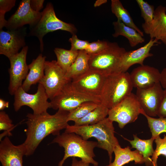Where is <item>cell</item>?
Segmentation results:
<instances>
[{
  "label": "cell",
  "mask_w": 166,
  "mask_h": 166,
  "mask_svg": "<svg viewBox=\"0 0 166 166\" xmlns=\"http://www.w3.org/2000/svg\"><path fill=\"white\" fill-rule=\"evenodd\" d=\"M157 116L159 117H166V89L164 90L163 99Z\"/></svg>",
  "instance_id": "36"
},
{
  "label": "cell",
  "mask_w": 166,
  "mask_h": 166,
  "mask_svg": "<svg viewBox=\"0 0 166 166\" xmlns=\"http://www.w3.org/2000/svg\"><path fill=\"white\" fill-rule=\"evenodd\" d=\"M145 33L150 38L161 41L166 46V7L160 5L155 10L152 21L148 23H142Z\"/></svg>",
  "instance_id": "18"
},
{
  "label": "cell",
  "mask_w": 166,
  "mask_h": 166,
  "mask_svg": "<svg viewBox=\"0 0 166 166\" xmlns=\"http://www.w3.org/2000/svg\"><path fill=\"white\" fill-rule=\"evenodd\" d=\"M160 82L162 88L166 89V67L160 72Z\"/></svg>",
  "instance_id": "38"
},
{
  "label": "cell",
  "mask_w": 166,
  "mask_h": 166,
  "mask_svg": "<svg viewBox=\"0 0 166 166\" xmlns=\"http://www.w3.org/2000/svg\"><path fill=\"white\" fill-rule=\"evenodd\" d=\"M164 92L160 82L147 89H137L136 96L141 109L148 116L151 117L157 116Z\"/></svg>",
  "instance_id": "12"
},
{
  "label": "cell",
  "mask_w": 166,
  "mask_h": 166,
  "mask_svg": "<svg viewBox=\"0 0 166 166\" xmlns=\"http://www.w3.org/2000/svg\"><path fill=\"white\" fill-rule=\"evenodd\" d=\"M106 76L91 69L72 79L73 87L83 93L100 97Z\"/></svg>",
  "instance_id": "13"
},
{
  "label": "cell",
  "mask_w": 166,
  "mask_h": 166,
  "mask_svg": "<svg viewBox=\"0 0 166 166\" xmlns=\"http://www.w3.org/2000/svg\"><path fill=\"white\" fill-rule=\"evenodd\" d=\"M141 11V17L146 23L151 22L153 20L155 9L153 5H151L143 0H136Z\"/></svg>",
  "instance_id": "30"
},
{
  "label": "cell",
  "mask_w": 166,
  "mask_h": 166,
  "mask_svg": "<svg viewBox=\"0 0 166 166\" xmlns=\"http://www.w3.org/2000/svg\"><path fill=\"white\" fill-rule=\"evenodd\" d=\"M16 0H0V13L5 14L15 5Z\"/></svg>",
  "instance_id": "35"
},
{
  "label": "cell",
  "mask_w": 166,
  "mask_h": 166,
  "mask_svg": "<svg viewBox=\"0 0 166 166\" xmlns=\"http://www.w3.org/2000/svg\"><path fill=\"white\" fill-rule=\"evenodd\" d=\"M71 166H89V164L85 162L82 160H78L75 157L72 158Z\"/></svg>",
  "instance_id": "39"
},
{
  "label": "cell",
  "mask_w": 166,
  "mask_h": 166,
  "mask_svg": "<svg viewBox=\"0 0 166 166\" xmlns=\"http://www.w3.org/2000/svg\"><path fill=\"white\" fill-rule=\"evenodd\" d=\"M100 103L92 101L84 102L69 112L67 118L69 122H74L84 117L96 108Z\"/></svg>",
  "instance_id": "29"
},
{
  "label": "cell",
  "mask_w": 166,
  "mask_h": 166,
  "mask_svg": "<svg viewBox=\"0 0 166 166\" xmlns=\"http://www.w3.org/2000/svg\"><path fill=\"white\" fill-rule=\"evenodd\" d=\"M28 47L26 45L18 53L8 58L10 63L9 69L10 82L8 87L9 93L14 95L22 87L23 81L26 79L29 71L26 63V56Z\"/></svg>",
  "instance_id": "11"
},
{
  "label": "cell",
  "mask_w": 166,
  "mask_h": 166,
  "mask_svg": "<svg viewBox=\"0 0 166 166\" xmlns=\"http://www.w3.org/2000/svg\"><path fill=\"white\" fill-rule=\"evenodd\" d=\"M42 13L41 17L37 23L29 27V36H35L38 39L41 52L44 49L43 38L49 32L61 30L69 32L72 35L76 34L77 30L74 25L65 22L57 17L51 3H47Z\"/></svg>",
  "instance_id": "5"
},
{
  "label": "cell",
  "mask_w": 166,
  "mask_h": 166,
  "mask_svg": "<svg viewBox=\"0 0 166 166\" xmlns=\"http://www.w3.org/2000/svg\"><path fill=\"white\" fill-rule=\"evenodd\" d=\"M69 112L60 110L54 114L47 112L39 114L28 113L26 124V138L22 144L25 156L32 155L40 143L50 134L58 135L60 131L69 125L67 121Z\"/></svg>",
  "instance_id": "1"
},
{
  "label": "cell",
  "mask_w": 166,
  "mask_h": 166,
  "mask_svg": "<svg viewBox=\"0 0 166 166\" xmlns=\"http://www.w3.org/2000/svg\"><path fill=\"white\" fill-rule=\"evenodd\" d=\"M112 12L124 24L135 30L142 36H144L143 32L135 24L128 11L123 6L122 3L119 0L111 1Z\"/></svg>",
  "instance_id": "25"
},
{
  "label": "cell",
  "mask_w": 166,
  "mask_h": 166,
  "mask_svg": "<svg viewBox=\"0 0 166 166\" xmlns=\"http://www.w3.org/2000/svg\"><path fill=\"white\" fill-rule=\"evenodd\" d=\"M107 2V0H97L95 2L94 6L95 7H98L106 3Z\"/></svg>",
  "instance_id": "41"
},
{
  "label": "cell",
  "mask_w": 166,
  "mask_h": 166,
  "mask_svg": "<svg viewBox=\"0 0 166 166\" xmlns=\"http://www.w3.org/2000/svg\"><path fill=\"white\" fill-rule=\"evenodd\" d=\"M126 51L117 43L109 42L108 47L103 51L90 55L89 69L106 76L117 73L121 58Z\"/></svg>",
  "instance_id": "6"
},
{
  "label": "cell",
  "mask_w": 166,
  "mask_h": 166,
  "mask_svg": "<svg viewBox=\"0 0 166 166\" xmlns=\"http://www.w3.org/2000/svg\"><path fill=\"white\" fill-rule=\"evenodd\" d=\"M114 32L113 37L119 36L125 37L128 41L130 45L134 47L145 41V39L134 29L126 26L120 20L117 19L113 22Z\"/></svg>",
  "instance_id": "22"
},
{
  "label": "cell",
  "mask_w": 166,
  "mask_h": 166,
  "mask_svg": "<svg viewBox=\"0 0 166 166\" xmlns=\"http://www.w3.org/2000/svg\"><path fill=\"white\" fill-rule=\"evenodd\" d=\"M56 143L64 149V155L58 166H62L65 161L69 157H79L83 162L97 166L98 163L93 159L94 149L98 147L96 141H88L74 133L65 132L57 136L51 143Z\"/></svg>",
  "instance_id": "3"
},
{
  "label": "cell",
  "mask_w": 166,
  "mask_h": 166,
  "mask_svg": "<svg viewBox=\"0 0 166 166\" xmlns=\"http://www.w3.org/2000/svg\"><path fill=\"white\" fill-rule=\"evenodd\" d=\"M69 41L71 43L70 49L73 51L86 50L89 43L87 41L79 39L76 34L73 35Z\"/></svg>",
  "instance_id": "34"
},
{
  "label": "cell",
  "mask_w": 166,
  "mask_h": 166,
  "mask_svg": "<svg viewBox=\"0 0 166 166\" xmlns=\"http://www.w3.org/2000/svg\"><path fill=\"white\" fill-rule=\"evenodd\" d=\"M30 0H22L15 12L7 20L5 27L7 30H16L25 25L30 27L35 25L42 16V12L33 10L30 5Z\"/></svg>",
  "instance_id": "14"
},
{
  "label": "cell",
  "mask_w": 166,
  "mask_h": 166,
  "mask_svg": "<svg viewBox=\"0 0 166 166\" xmlns=\"http://www.w3.org/2000/svg\"><path fill=\"white\" fill-rule=\"evenodd\" d=\"M14 109L16 112L22 107L27 106L31 108L33 114H39L46 112L49 108H51L50 102L43 85L38 83L37 92L30 94L24 91L22 87L15 92L14 95Z\"/></svg>",
  "instance_id": "8"
},
{
  "label": "cell",
  "mask_w": 166,
  "mask_h": 166,
  "mask_svg": "<svg viewBox=\"0 0 166 166\" xmlns=\"http://www.w3.org/2000/svg\"><path fill=\"white\" fill-rule=\"evenodd\" d=\"M44 0H30V5L31 9L37 12H40L43 7Z\"/></svg>",
  "instance_id": "37"
},
{
  "label": "cell",
  "mask_w": 166,
  "mask_h": 166,
  "mask_svg": "<svg viewBox=\"0 0 166 166\" xmlns=\"http://www.w3.org/2000/svg\"><path fill=\"white\" fill-rule=\"evenodd\" d=\"M109 42L98 40L89 43L86 51L89 55L99 53L106 49L108 46Z\"/></svg>",
  "instance_id": "33"
},
{
  "label": "cell",
  "mask_w": 166,
  "mask_h": 166,
  "mask_svg": "<svg viewBox=\"0 0 166 166\" xmlns=\"http://www.w3.org/2000/svg\"><path fill=\"white\" fill-rule=\"evenodd\" d=\"M79 51L59 48L54 49V51L57 58V63L65 73L76 60Z\"/></svg>",
  "instance_id": "27"
},
{
  "label": "cell",
  "mask_w": 166,
  "mask_h": 166,
  "mask_svg": "<svg viewBox=\"0 0 166 166\" xmlns=\"http://www.w3.org/2000/svg\"><path fill=\"white\" fill-rule=\"evenodd\" d=\"M140 114L146 118L152 133V137L155 139L163 133H166V117L154 118L147 115L141 109Z\"/></svg>",
  "instance_id": "28"
},
{
  "label": "cell",
  "mask_w": 166,
  "mask_h": 166,
  "mask_svg": "<svg viewBox=\"0 0 166 166\" xmlns=\"http://www.w3.org/2000/svg\"><path fill=\"white\" fill-rule=\"evenodd\" d=\"M45 59V56L40 53L28 65L29 72L22 86L26 92L33 85L38 83L44 76Z\"/></svg>",
  "instance_id": "20"
},
{
  "label": "cell",
  "mask_w": 166,
  "mask_h": 166,
  "mask_svg": "<svg viewBox=\"0 0 166 166\" xmlns=\"http://www.w3.org/2000/svg\"><path fill=\"white\" fill-rule=\"evenodd\" d=\"M113 121L108 117L97 123L88 125L76 126L69 125L65 132L74 133L87 140L94 137L97 140L98 148L106 150L111 163L112 155L116 146L119 144L117 139L114 135Z\"/></svg>",
  "instance_id": "2"
},
{
  "label": "cell",
  "mask_w": 166,
  "mask_h": 166,
  "mask_svg": "<svg viewBox=\"0 0 166 166\" xmlns=\"http://www.w3.org/2000/svg\"><path fill=\"white\" fill-rule=\"evenodd\" d=\"M9 107V102L6 101L3 99H0V110L2 111L6 108H8Z\"/></svg>",
  "instance_id": "40"
},
{
  "label": "cell",
  "mask_w": 166,
  "mask_h": 166,
  "mask_svg": "<svg viewBox=\"0 0 166 166\" xmlns=\"http://www.w3.org/2000/svg\"><path fill=\"white\" fill-rule=\"evenodd\" d=\"M141 109L136 95L132 93L109 109L108 117L112 121L117 122L119 128H122L136 120Z\"/></svg>",
  "instance_id": "9"
},
{
  "label": "cell",
  "mask_w": 166,
  "mask_h": 166,
  "mask_svg": "<svg viewBox=\"0 0 166 166\" xmlns=\"http://www.w3.org/2000/svg\"><path fill=\"white\" fill-rule=\"evenodd\" d=\"M115 159L113 162L106 166H122L130 161L135 164H142L144 160L142 155L137 150L132 151L128 146L122 148L119 144L113 150Z\"/></svg>",
  "instance_id": "21"
},
{
  "label": "cell",
  "mask_w": 166,
  "mask_h": 166,
  "mask_svg": "<svg viewBox=\"0 0 166 166\" xmlns=\"http://www.w3.org/2000/svg\"><path fill=\"white\" fill-rule=\"evenodd\" d=\"M160 43L156 39L150 38L143 46L136 50L126 51L121 58L117 73L127 72L131 66L135 64L144 65L146 58L153 56L150 53L152 47Z\"/></svg>",
  "instance_id": "16"
},
{
  "label": "cell",
  "mask_w": 166,
  "mask_h": 166,
  "mask_svg": "<svg viewBox=\"0 0 166 166\" xmlns=\"http://www.w3.org/2000/svg\"><path fill=\"white\" fill-rule=\"evenodd\" d=\"M109 110L108 108L100 103L84 117L74 122V125L85 126L99 123L106 118Z\"/></svg>",
  "instance_id": "26"
},
{
  "label": "cell",
  "mask_w": 166,
  "mask_h": 166,
  "mask_svg": "<svg viewBox=\"0 0 166 166\" xmlns=\"http://www.w3.org/2000/svg\"><path fill=\"white\" fill-rule=\"evenodd\" d=\"M133 88L127 72L106 76L100 96L101 103L110 109L132 93Z\"/></svg>",
  "instance_id": "4"
},
{
  "label": "cell",
  "mask_w": 166,
  "mask_h": 166,
  "mask_svg": "<svg viewBox=\"0 0 166 166\" xmlns=\"http://www.w3.org/2000/svg\"><path fill=\"white\" fill-rule=\"evenodd\" d=\"M71 80L66 77L65 73L56 61H46L44 75L38 83L44 87L48 99L51 100Z\"/></svg>",
  "instance_id": "10"
},
{
  "label": "cell",
  "mask_w": 166,
  "mask_h": 166,
  "mask_svg": "<svg viewBox=\"0 0 166 166\" xmlns=\"http://www.w3.org/2000/svg\"><path fill=\"white\" fill-rule=\"evenodd\" d=\"M89 57L90 55L85 50L79 51L76 60L65 73L66 77L72 80L89 71Z\"/></svg>",
  "instance_id": "23"
},
{
  "label": "cell",
  "mask_w": 166,
  "mask_h": 166,
  "mask_svg": "<svg viewBox=\"0 0 166 166\" xmlns=\"http://www.w3.org/2000/svg\"><path fill=\"white\" fill-rule=\"evenodd\" d=\"M134 139L129 140L124 138L129 141L132 148H135L143 156L146 166H153L150 156H152L154 152L153 143L155 139L151 137L147 140L141 139L136 135H133Z\"/></svg>",
  "instance_id": "24"
},
{
  "label": "cell",
  "mask_w": 166,
  "mask_h": 166,
  "mask_svg": "<svg viewBox=\"0 0 166 166\" xmlns=\"http://www.w3.org/2000/svg\"><path fill=\"white\" fill-rule=\"evenodd\" d=\"M25 151L21 144L15 145L7 136L1 140L0 161L2 166H23Z\"/></svg>",
  "instance_id": "19"
},
{
  "label": "cell",
  "mask_w": 166,
  "mask_h": 166,
  "mask_svg": "<svg viewBox=\"0 0 166 166\" xmlns=\"http://www.w3.org/2000/svg\"><path fill=\"white\" fill-rule=\"evenodd\" d=\"M26 28L5 31L0 30V54L8 58L18 53L21 48L26 46Z\"/></svg>",
  "instance_id": "15"
},
{
  "label": "cell",
  "mask_w": 166,
  "mask_h": 166,
  "mask_svg": "<svg viewBox=\"0 0 166 166\" xmlns=\"http://www.w3.org/2000/svg\"><path fill=\"white\" fill-rule=\"evenodd\" d=\"M71 81L50 100L51 108L69 112L85 102L101 103L100 97L86 94L75 89L71 84Z\"/></svg>",
  "instance_id": "7"
},
{
  "label": "cell",
  "mask_w": 166,
  "mask_h": 166,
  "mask_svg": "<svg viewBox=\"0 0 166 166\" xmlns=\"http://www.w3.org/2000/svg\"><path fill=\"white\" fill-rule=\"evenodd\" d=\"M14 125L12 124V121L9 115L5 111L0 112V130H4L5 132L0 136L1 139L4 135L8 134L11 135L10 131L13 129Z\"/></svg>",
  "instance_id": "32"
},
{
  "label": "cell",
  "mask_w": 166,
  "mask_h": 166,
  "mask_svg": "<svg viewBox=\"0 0 166 166\" xmlns=\"http://www.w3.org/2000/svg\"><path fill=\"white\" fill-rule=\"evenodd\" d=\"M154 141L156 144V148L151 159L153 166H157L158 157L160 155L166 157V135H164L163 138H161L159 136L155 139Z\"/></svg>",
  "instance_id": "31"
},
{
  "label": "cell",
  "mask_w": 166,
  "mask_h": 166,
  "mask_svg": "<svg viewBox=\"0 0 166 166\" xmlns=\"http://www.w3.org/2000/svg\"><path fill=\"white\" fill-rule=\"evenodd\" d=\"M160 72L153 67L143 65L133 69L130 73L133 87L139 89L150 88L160 82Z\"/></svg>",
  "instance_id": "17"
}]
</instances>
